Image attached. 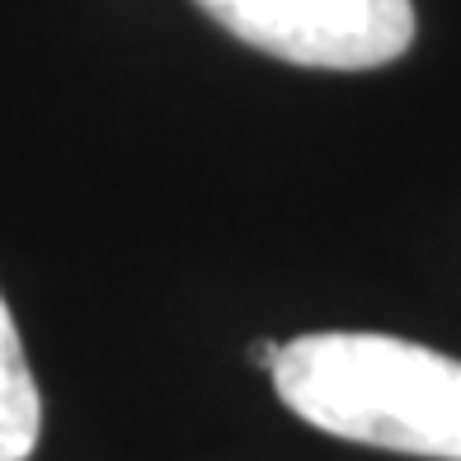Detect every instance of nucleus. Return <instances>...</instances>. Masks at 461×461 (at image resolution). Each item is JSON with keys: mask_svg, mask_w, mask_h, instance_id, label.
I'll list each match as a JSON object with an SVG mask.
<instances>
[{"mask_svg": "<svg viewBox=\"0 0 461 461\" xmlns=\"http://www.w3.org/2000/svg\"><path fill=\"white\" fill-rule=\"evenodd\" d=\"M249 353H255V363H259V367H268V372H274V363H278V353H283V344H268V339H259V344L249 348Z\"/></svg>", "mask_w": 461, "mask_h": 461, "instance_id": "20e7f679", "label": "nucleus"}, {"mask_svg": "<svg viewBox=\"0 0 461 461\" xmlns=\"http://www.w3.org/2000/svg\"><path fill=\"white\" fill-rule=\"evenodd\" d=\"M38 433H43V401H38L14 316L0 297V461H29Z\"/></svg>", "mask_w": 461, "mask_h": 461, "instance_id": "7ed1b4c3", "label": "nucleus"}, {"mask_svg": "<svg viewBox=\"0 0 461 461\" xmlns=\"http://www.w3.org/2000/svg\"><path fill=\"white\" fill-rule=\"evenodd\" d=\"M274 386L321 433L461 461V363L438 348L367 330H321L283 344Z\"/></svg>", "mask_w": 461, "mask_h": 461, "instance_id": "f257e3e1", "label": "nucleus"}, {"mask_svg": "<svg viewBox=\"0 0 461 461\" xmlns=\"http://www.w3.org/2000/svg\"><path fill=\"white\" fill-rule=\"evenodd\" d=\"M230 38L292 67L376 71L414 43L410 0H194Z\"/></svg>", "mask_w": 461, "mask_h": 461, "instance_id": "f03ea898", "label": "nucleus"}]
</instances>
